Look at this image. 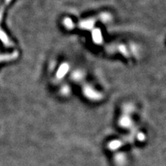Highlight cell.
I'll return each instance as SVG.
<instances>
[{"mask_svg": "<svg viewBox=\"0 0 166 166\" xmlns=\"http://www.w3.org/2000/svg\"><path fill=\"white\" fill-rule=\"evenodd\" d=\"M82 91L85 97L87 98L88 99L91 100V101H99L100 99L102 98V94L91 87V86H84Z\"/></svg>", "mask_w": 166, "mask_h": 166, "instance_id": "6da1fadb", "label": "cell"}, {"mask_svg": "<svg viewBox=\"0 0 166 166\" xmlns=\"http://www.w3.org/2000/svg\"><path fill=\"white\" fill-rule=\"evenodd\" d=\"M97 17H94V18H89L86 19H83L79 22V23L78 24V26L79 28L82 29H91V28L94 26L95 23L96 22Z\"/></svg>", "mask_w": 166, "mask_h": 166, "instance_id": "7a4b0ae2", "label": "cell"}, {"mask_svg": "<svg viewBox=\"0 0 166 166\" xmlns=\"http://www.w3.org/2000/svg\"><path fill=\"white\" fill-rule=\"evenodd\" d=\"M119 124L122 127H130L131 125V119L130 115H122L119 119Z\"/></svg>", "mask_w": 166, "mask_h": 166, "instance_id": "3957f363", "label": "cell"}]
</instances>
